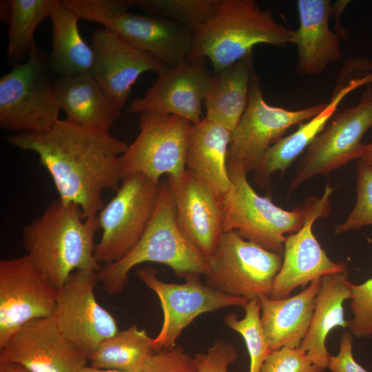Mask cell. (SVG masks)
<instances>
[{"label": "cell", "instance_id": "6da1fadb", "mask_svg": "<svg viewBox=\"0 0 372 372\" xmlns=\"http://www.w3.org/2000/svg\"><path fill=\"white\" fill-rule=\"evenodd\" d=\"M5 140L18 149L37 154L59 198L79 205L85 218L96 216L104 207L103 191H116L122 181L121 156L128 145L110 132L64 119L47 131L14 133Z\"/></svg>", "mask_w": 372, "mask_h": 372}, {"label": "cell", "instance_id": "7a4b0ae2", "mask_svg": "<svg viewBox=\"0 0 372 372\" xmlns=\"http://www.w3.org/2000/svg\"><path fill=\"white\" fill-rule=\"evenodd\" d=\"M99 229L97 216L85 218L79 205L58 198L24 226L23 245L27 255L59 289L76 270L101 269L94 241Z\"/></svg>", "mask_w": 372, "mask_h": 372}, {"label": "cell", "instance_id": "3957f363", "mask_svg": "<svg viewBox=\"0 0 372 372\" xmlns=\"http://www.w3.org/2000/svg\"><path fill=\"white\" fill-rule=\"evenodd\" d=\"M292 31L254 0H220L214 15L194 30L188 59L207 58L216 72L253 52L257 45H286Z\"/></svg>", "mask_w": 372, "mask_h": 372}, {"label": "cell", "instance_id": "277c9868", "mask_svg": "<svg viewBox=\"0 0 372 372\" xmlns=\"http://www.w3.org/2000/svg\"><path fill=\"white\" fill-rule=\"evenodd\" d=\"M146 262L165 265L178 277L185 279L192 276H205L207 271V257L179 229L167 178L160 182L154 214L139 241L120 260L101 266L96 272L97 282L106 293L118 294L124 290L129 272Z\"/></svg>", "mask_w": 372, "mask_h": 372}, {"label": "cell", "instance_id": "5b68a950", "mask_svg": "<svg viewBox=\"0 0 372 372\" xmlns=\"http://www.w3.org/2000/svg\"><path fill=\"white\" fill-rule=\"evenodd\" d=\"M227 165L231 185L223 200V232L235 231L247 240L283 254L285 235L303 227L323 201L324 195L310 197L302 205L285 210L274 204L269 196L256 192L241 163L228 161Z\"/></svg>", "mask_w": 372, "mask_h": 372}, {"label": "cell", "instance_id": "8992f818", "mask_svg": "<svg viewBox=\"0 0 372 372\" xmlns=\"http://www.w3.org/2000/svg\"><path fill=\"white\" fill-rule=\"evenodd\" d=\"M49 54L34 42L25 63L0 79V127L15 133L42 132L60 119L56 81Z\"/></svg>", "mask_w": 372, "mask_h": 372}, {"label": "cell", "instance_id": "52a82bcc", "mask_svg": "<svg viewBox=\"0 0 372 372\" xmlns=\"http://www.w3.org/2000/svg\"><path fill=\"white\" fill-rule=\"evenodd\" d=\"M282 260L283 254L247 240L235 231L223 232L207 258L205 284L248 300L270 296Z\"/></svg>", "mask_w": 372, "mask_h": 372}, {"label": "cell", "instance_id": "ba28073f", "mask_svg": "<svg viewBox=\"0 0 372 372\" xmlns=\"http://www.w3.org/2000/svg\"><path fill=\"white\" fill-rule=\"evenodd\" d=\"M159 185L141 174L123 177L115 196L97 214L102 229L94 250L98 263L116 262L137 244L154 214Z\"/></svg>", "mask_w": 372, "mask_h": 372}, {"label": "cell", "instance_id": "9c48e42d", "mask_svg": "<svg viewBox=\"0 0 372 372\" xmlns=\"http://www.w3.org/2000/svg\"><path fill=\"white\" fill-rule=\"evenodd\" d=\"M192 125L174 115L139 114V133L121 156L123 177L141 174L157 183L163 175L179 180L186 171Z\"/></svg>", "mask_w": 372, "mask_h": 372}, {"label": "cell", "instance_id": "30bf717a", "mask_svg": "<svg viewBox=\"0 0 372 372\" xmlns=\"http://www.w3.org/2000/svg\"><path fill=\"white\" fill-rule=\"evenodd\" d=\"M327 103L290 110L268 104L260 80L254 70L246 110L231 132L228 161L241 163L248 174L255 172L267 150L291 127L300 125L322 112Z\"/></svg>", "mask_w": 372, "mask_h": 372}, {"label": "cell", "instance_id": "8fae6325", "mask_svg": "<svg viewBox=\"0 0 372 372\" xmlns=\"http://www.w3.org/2000/svg\"><path fill=\"white\" fill-rule=\"evenodd\" d=\"M371 127L372 85H369L359 102L336 114L307 147L296 165L289 194L311 178L358 160L362 138Z\"/></svg>", "mask_w": 372, "mask_h": 372}, {"label": "cell", "instance_id": "7c38bea8", "mask_svg": "<svg viewBox=\"0 0 372 372\" xmlns=\"http://www.w3.org/2000/svg\"><path fill=\"white\" fill-rule=\"evenodd\" d=\"M59 289L28 255L0 261V349L28 322L54 315Z\"/></svg>", "mask_w": 372, "mask_h": 372}, {"label": "cell", "instance_id": "4fadbf2b", "mask_svg": "<svg viewBox=\"0 0 372 372\" xmlns=\"http://www.w3.org/2000/svg\"><path fill=\"white\" fill-rule=\"evenodd\" d=\"M152 267L136 271V275L158 297L163 313V322L158 335L152 339L157 352L176 345V342L196 317L229 306L244 307L248 300L224 293L200 281V276H192L183 284L167 283L157 277Z\"/></svg>", "mask_w": 372, "mask_h": 372}, {"label": "cell", "instance_id": "5bb4252c", "mask_svg": "<svg viewBox=\"0 0 372 372\" xmlns=\"http://www.w3.org/2000/svg\"><path fill=\"white\" fill-rule=\"evenodd\" d=\"M96 272L76 270L59 288L54 318L63 335L88 358L119 329L114 317L97 302Z\"/></svg>", "mask_w": 372, "mask_h": 372}, {"label": "cell", "instance_id": "9a60e30c", "mask_svg": "<svg viewBox=\"0 0 372 372\" xmlns=\"http://www.w3.org/2000/svg\"><path fill=\"white\" fill-rule=\"evenodd\" d=\"M145 94L132 101L130 113L154 112L174 115L192 124L202 118V103L211 74L205 59H187L174 66H166Z\"/></svg>", "mask_w": 372, "mask_h": 372}, {"label": "cell", "instance_id": "2e32d148", "mask_svg": "<svg viewBox=\"0 0 372 372\" xmlns=\"http://www.w3.org/2000/svg\"><path fill=\"white\" fill-rule=\"evenodd\" d=\"M88 360L61 331L54 316L28 322L0 349V361L21 364L32 372H80Z\"/></svg>", "mask_w": 372, "mask_h": 372}, {"label": "cell", "instance_id": "e0dca14e", "mask_svg": "<svg viewBox=\"0 0 372 372\" xmlns=\"http://www.w3.org/2000/svg\"><path fill=\"white\" fill-rule=\"evenodd\" d=\"M333 191V189L327 185L322 203L309 216L300 229L287 236L284 242L282 264L269 296L272 299L288 298L296 287H304L315 279L341 271L347 267L344 263L334 262L328 257L312 230L317 219L329 214L330 197Z\"/></svg>", "mask_w": 372, "mask_h": 372}, {"label": "cell", "instance_id": "ac0fdd59", "mask_svg": "<svg viewBox=\"0 0 372 372\" xmlns=\"http://www.w3.org/2000/svg\"><path fill=\"white\" fill-rule=\"evenodd\" d=\"M167 180L180 232L209 257L223 233V197L187 169L179 180Z\"/></svg>", "mask_w": 372, "mask_h": 372}, {"label": "cell", "instance_id": "d6986e66", "mask_svg": "<svg viewBox=\"0 0 372 372\" xmlns=\"http://www.w3.org/2000/svg\"><path fill=\"white\" fill-rule=\"evenodd\" d=\"M94 54L92 74L112 100L122 110L132 87L143 72H160L167 65L153 55L141 51L105 28L92 33Z\"/></svg>", "mask_w": 372, "mask_h": 372}, {"label": "cell", "instance_id": "ffe728a7", "mask_svg": "<svg viewBox=\"0 0 372 372\" xmlns=\"http://www.w3.org/2000/svg\"><path fill=\"white\" fill-rule=\"evenodd\" d=\"M103 26L134 48L156 57L167 66H174L187 60L193 51L194 30L165 17L126 11L116 14Z\"/></svg>", "mask_w": 372, "mask_h": 372}, {"label": "cell", "instance_id": "44dd1931", "mask_svg": "<svg viewBox=\"0 0 372 372\" xmlns=\"http://www.w3.org/2000/svg\"><path fill=\"white\" fill-rule=\"evenodd\" d=\"M296 5L300 23L291 43L298 49L297 71L315 76L341 57L340 37L329 26L332 4L329 0H298Z\"/></svg>", "mask_w": 372, "mask_h": 372}, {"label": "cell", "instance_id": "7402d4cb", "mask_svg": "<svg viewBox=\"0 0 372 372\" xmlns=\"http://www.w3.org/2000/svg\"><path fill=\"white\" fill-rule=\"evenodd\" d=\"M371 83L372 72L337 85L331 100L322 112L300 124L297 130L280 138L267 150L254 172L256 183L266 187L274 172L283 174L324 129L343 99L355 89Z\"/></svg>", "mask_w": 372, "mask_h": 372}, {"label": "cell", "instance_id": "603a6c76", "mask_svg": "<svg viewBox=\"0 0 372 372\" xmlns=\"http://www.w3.org/2000/svg\"><path fill=\"white\" fill-rule=\"evenodd\" d=\"M322 278L313 280L299 293L283 299L259 298L260 321L270 351L298 348L309 328Z\"/></svg>", "mask_w": 372, "mask_h": 372}, {"label": "cell", "instance_id": "cb8c5ba5", "mask_svg": "<svg viewBox=\"0 0 372 372\" xmlns=\"http://www.w3.org/2000/svg\"><path fill=\"white\" fill-rule=\"evenodd\" d=\"M56 91L65 119L76 125L110 132L121 116V110L92 73L58 76Z\"/></svg>", "mask_w": 372, "mask_h": 372}, {"label": "cell", "instance_id": "d4e9b609", "mask_svg": "<svg viewBox=\"0 0 372 372\" xmlns=\"http://www.w3.org/2000/svg\"><path fill=\"white\" fill-rule=\"evenodd\" d=\"M231 132L205 118L192 125L186 169L223 197L231 182L228 172V151Z\"/></svg>", "mask_w": 372, "mask_h": 372}, {"label": "cell", "instance_id": "484cf974", "mask_svg": "<svg viewBox=\"0 0 372 372\" xmlns=\"http://www.w3.org/2000/svg\"><path fill=\"white\" fill-rule=\"evenodd\" d=\"M351 283L347 267L322 278L311 322L300 346L324 370L331 357L325 344L327 335L335 327H349V320H345L344 316L343 303L351 298Z\"/></svg>", "mask_w": 372, "mask_h": 372}, {"label": "cell", "instance_id": "4316f807", "mask_svg": "<svg viewBox=\"0 0 372 372\" xmlns=\"http://www.w3.org/2000/svg\"><path fill=\"white\" fill-rule=\"evenodd\" d=\"M254 63L251 52L211 76L204 100L205 118L234 130L247 105Z\"/></svg>", "mask_w": 372, "mask_h": 372}, {"label": "cell", "instance_id": "83f0119b", "mask_svg": "<svg viewBox=\"0 0 372 372\" xmlns=\"http://www.w3.org/2000/svg\"><path fill=\"white\" fill-rule=\"evenodd\" d=\"M50 18L52 45L49 61L54 72L58 76L91 73L94 54L91 45L81 37L79 17L60 1Z\"/></svg>", "mask_w": 372, "mask_h": 372}, {"label": "cell", "instance_id": "f1b7e54d", "mask_svg": "<svg viewBox=\"0 0 372 372\" xmlns=\"http://www.w3.org/2000/svg\"><path fill=\"white\" fill-rule=\"evenodd\" d=\"M152 339L133 324L103 341L89 358L91 366L125 372H143L156 352Z\"/></svg>", "mask_w": 372, "mask_h": 372}, {"label": "cell", "instance_id": "f546056e", "mask_svg": "<svg viewBox=\"0 0 372 372\" xmlns=\"http://www.w3.org/2000/svg\"><path fill=\"white\" fill-rule=\"evenodd\" d=\"M60 0H11L7 58L12 68L28 58L39 24L50 17Z\"/></svg>", "mask_w": 372, "mask_h": 372}, {"label": "cell", "instance_id": "4dcf8cb0", "mask_svg": "<svg viewBox=\"0 0 372 372\" xmlns=\"http://www.w3.org/2000/svg\"><path fill=\"white\" fill-rule=\"evenodd\" d=\"M143 10L180 23L193 30L215 13L220 0H134Z\"/></svg>", "mask_w": 372, "mask_h": 372}, {"label": "cell", "instance_id": "1f68e13d", "mask_svg": "<svg viewBox=\"0 0 372 372\" xmlns=\"http://www.w3.org/2000/svg\"><path fill=\"white\" fill-rule=\"evenodd\" d=\"M244 309V318L239 319L235 313H229L225 317L224 322L227 327L239 333L243 338L250 358L249 372H260L271 351L261 325L259 299L248 300Z\"/></svg>", "mask_w": 372, "mask_h": 372}, {"label": "cell", "instance_id": "d6a6232c", "mask_svg": "<svg viewBox=\"0 0 372 372\" xmlns=\"http://www.w3.org/2000/svg\"><path fill=\"white\" fill-rule=\"evenodd\" d=\"M356 176L355 204L346 220L335 227L337 235L372 225V167L358 160Z\"/></svg>", "mask_w": 372, "mask_h": 372}, {"label": "cell", "instance_id": "836d02e7", "mask_svg": "<svg viewBox=\"0 0 372 372\" xmlns=\"http://www.w3.org/2000/svg\"><path fill=\"white\" fill-rule=\"evenodd\" d=\"M351 309L353 317L349 328L358 338L372 336V278L360 285L351 283Z\"/></svg>", "mask_w": 372, "mask_h": 372}, {"label": "cell", "instance_id": "e575fe53", "mask_svg": "<svg viewBox=\"0 0 372 372\" xmlns=\"http://www.w3.org/2000/svg\"><path fill=\"white\" fill-rule=\"evenodd\" d=\"M80 19L102 25L110 19L135 6L134 0H63Z\"/></svg>", "mask_w": 372, "mask_h": 372}, {"label": "cell", "instance_id": "d590c367", "mask_svg": "<svg viewBox=\"0 0 372 372\" xmlns=\"http://www.w3.org/2000/svg\"><path fill=\"white\" fill-rule=\"evenodd\" d=\"M324 370L300 347H282L270 352L260 372H322Z\"/></svg>", "mask_w": 372, "mask_h": 372}, {"label": "cell", "instance_id": "8d00e7d4", "mask_svg": "<svg viewBox=\"0 0 372 372\" xmlns=\"http://www.w3.org/2000/svg\"><path fill=\"white\" fill-rule=\"evenodd\" d=\"M238 358L231 342L216 340L206 353H197L193 358L196 372H228V366Z\"/></svg>", "mask_w": 372, "mask_h": 372}, {"label": "cell", "instance_id": "74e56055", "mask_svg": "<svg viewBox=\"0 0 372 372\" xmlns=\"http://www.w3.org/2000/svg\"><path fill=\"white\" fill-rule=\"evenodd\" d=\"M143 372H196L193 358L181 346L176 345L156 352Z\"/></svg>", "mask_w": 372, "mask_h": 372}, {"label": "cell", "instance_id": "f35d334b", "mask_svg": "<svg viewBox=\"0 0 372 372\" xmlns=\"http://www.w3.org/2000/svg\"><path fill=\"white\" fill-rule=\"evenodd\" d=\"M331 372H369L359 363L353 355V335L344 331L340 342V351L331 355L327 367Z\"/></svg>", "mask_w": 372, "mask_h": 372}, {"label": "cell", "instance_id": "ab89813d", "mask_svg": "<svg viewBox=\"0 0 372 372\" xmlns=\"http://www.w3.org/2000/svg\"><path fill=\"white\" fill-rule=\"evenodd\" d=\"M0 372H32L21 364L0 361Z\"/></svg>", "mask_w": 372, "mask_h": 372}, {"label": "cell", "instance_id": "60d3db41", "mask_svg": "<svg viewBox=\"0 0 372 372\" xmlns=\"http://www.w3.org/2000/svg\"><path fill=\"white\" fill-rule=\"evenodd\" d=\"M359 159L362 160L372 167V141L363 145Z\"/></svg>", "mask_w": 372, "mask_h": 372}, {"label": "cell", "instance_id": "b9f144b4", "mask_svg": "<svg viewBox=\"0 0 372 372\" xmlns=\"http://www.w3.org/2000/svg\"><path fill=\"white\" fill-rule=\"evenodd\" d=\"M11 14V0L1 1V19L3 21L9 22Z\"/></svg>", "mask_w": 372, "mask_h": 372}, {"label": "cell", "instance_id": "7bdbcfd3", "mask_svg": "<svg viewBox=\"0 0 372 372\" xmlns=\"http://www.w3.org/2000/svg\"><path fill=\"white\" fill-rule=\"evenodd\" d=\"M80 372H125L123 371L119 370H115V369H98L93 366H85L83 368Z\"/></svg>", "mask_w": 372, "mask_h": 372}]
</instances>
